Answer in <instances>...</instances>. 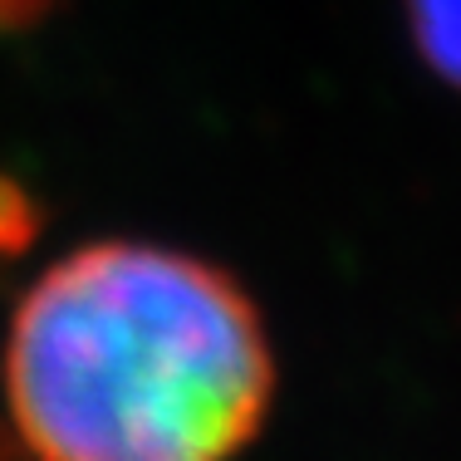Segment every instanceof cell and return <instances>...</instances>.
<instances>
[{"instance_id": "obj_3", "label": "cell", "mask_w": 461, "mask_h": 461, "mask_svg": "<svg viewBox=\"0 0 461 461\" xmlns=\"http://www.w3.org/2000/svg\"><path fill=\"white\" fill-rule=\"evenodd\" d=\"M35 236H40V202L10 172H0V266L15 260L20 250H30Z\"/></svg>"}, {"instance_id": "obj_2", "label": "cell", "mask_w": 461, "mask_h": 461, "mask_svg": "<svg viewBox=\"0 0 461 461\" xmlns=\"http://www.w3.org/2000/svg\"><path fill=\"white\" fill-rule=\"evenodd\" d=\"M408 30L427 69L461 89V0H408Z\"/></svg>"}, {"instance_id": "obj_1", "label": "cell", "mask_w": 461, "mask_h": 461, "mask_svg": "<svg viewBox=\"0 0 461 461\" xmlns=\"http://www.w3.org/2000/svg\"><path fill=\"white\" fill-rule=\"evenodd\" d=\"M250 290L158 240L45 266L0 339V461H240L276 408Z\"/></svg>"}]
</instances>
